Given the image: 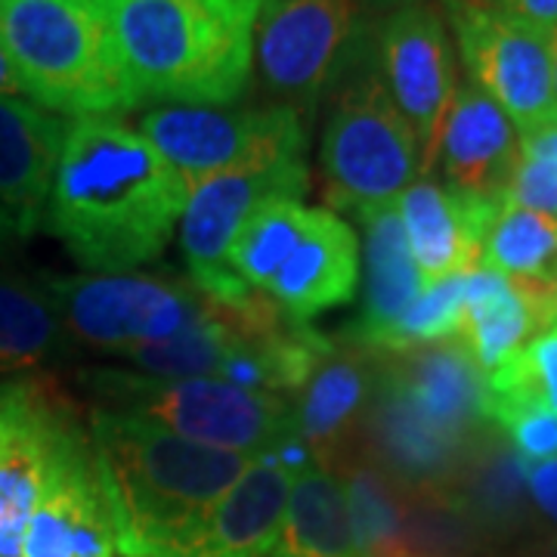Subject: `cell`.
<instances>
[{
	"label": "cell",
	"mask_w": 557,
	"mask_h": 557,
	"mask_svg": "<svg viewBox=\"0 0 557 557\" xmlns=\"http://www.w3.org/2000/svg\"><path fill=\"white\" fill-rule=\"evenodd\" d=\"M189 183L119 119H72L44 223L87 273H134L174 239Z\"/></svg>",
	"instance_id": "6da1fadb"
},
{
	"label": "cell",
	"mask_w": 557,
	"mask_h": 557,
	"mask_svg": "<svg viewBox=\"0 0 557 557\" xmlns=\"http://www.w3.org/2000/svg\"><path fill=\"white\" fill-rule=\"evenodd\" d=\"M87 424L119 502L124 557L168 555L258 458L109 409H90Z\"/></svg>",
	"instance_id": "7a4b0ae2"
},
{
	"label": "cell",
	"mask_w": 557,
	"mask_h": 557,
	"mask_svg": "<svg viewBox=\"0 0 557 557\" xmlns=\"http://www.w3.org/2000/svg\"><path fill=\"white\" fill-rule=\"evenodd\" d=\"M139 100L233 106L255 69L258 13L239 0H106Z\"/></svg>",
	"instance_id": "3957f363"
},
{
	"label": "cell",
	"mask_w": 557,
	"mask_h": 557,
	"mask_svg": "<svg viewBox=\"0 0 557 557\" xmlns=\"http://www.w3.org/2000/svg\"><path fill=\"white\" fill-rule=\"evenodd\" d=\"M0 44L47 112L119 119L143 102L106 0H0Z\"/></svg>",
	"instance_id": "277c9868"
},
{
	"label": "cell",
	"mask_w": 557,
	"mask_h": 557,
	"mask_svg": "<svg viewBox=\"0 0 557 557\" xmlns=\"http://www.w3.org/2000/svg\"><path fill=\"white\" fill-rule=\"evenodd\" d=\"M319 164L325 201L350 214L391 205L421 177L416 131L391 97L381 69L379 32L359 28L325 94Z\"/></svg>",
	"instance_id": "5b68a950"
},
{
	"label": "cell",
	"mask_w": 557,
	"mask_h": 557,
	"mask_svg": "<svg viewBox=\"0 0 557 557\" xmlns=\"http://www.w3.org/2000/svg\"><path fill=\"white\" fill-rule=\"evenodd\" d=\"M94 409L149 418L180 437L263 456L295 434L292 399L218 379H152L134 369H84Z\"/></svg>",
	"instance_id": "8992f818"
},
{
	"label": "cell",
	"mask_w": 557,
	"mask_h": 557,
	"mask_svg": "<svg viewBox=\"0 0 557 557\" xmlns=\"http://www.w3.org/2000/svg\"><path fill=\"white\" fill-rule=\"evenodd\" d=\"M40 282L57 304L72 344L106 357H124L127 350L174 338L201 322L218 304L189 276L137 270L44 276Z\"/></svg>",
	"instance_id": "52a82bcc"
},
{
	"label": "cell",
	"mask_w": 557,
	"mask_h": 557,
	"mask_svg": "<svg viewBox=\"0 0 557 557\" xmlns=\"http://www.w3.org/2000/svg\"><path fill=\"white\" fill-rule=\"evenodd\" d=\"M189 186L223 171L307 159V121L292 106H156L137 127Z\"/></svg>",
	"instance_id": "ba28073f"
},
{
	"label": "cell",
	"mask_w": 557,
	"mask_h": 557,
	"mask_svg": "<svg viewBox=\"0 0 557 557\" xmlns=\"http://www.w3.org/2000/svg\"><path fill=\"white\" fill-rule=\"evenodd\" d=\"M121 555V511L90 424L72 406L57 428L22 557Z\"/></svg>",
	"instance_id": "9c48e42d"
},
{
	"label": "cell",
	"mask_w": 557,
	"mask_h": 557,
	"mask_svg": "<svg viewBox=\"0 0 557 557\" xmlns=\"http://www.w3.org/2000/svg\"><path fill=\"white\" fill-rule=\"evenodd\" d=\"M307 189V159L251 164L193 183L177 226L189 282L218 304H242L251 298L255 288H248L230 263L233 242L263 201L304 199Z\"/></svg>",
	"instance_id": "30bf717a"
},
{
	"label": "cell",
	"mask_w": 557,
	"mask_h": 557,
	"mask_svg": "<svg viewBox=\"0 0 557 557\" xmlns=\"http://www.w3.org/2000/svg\"><path fill=\"white\" fill-rule=\"evenodd\" d=\"M461 62L520 137L557 124L552 32L511 20L483 0H449Z\"/></svg>",
	"instance_id": "8fae6325"
},
{
	"label": "cell",
	"mask_w": 557,
	"mask_h": 557,
	"mask_svg": "<svg viewBox=\"0 0 557 557\" xmlns=\"http://www.w3.org/2000/svg\"><path fill=\"white\" fill-rule=\"evenodd\" d=\"M359 0H267L255 22L263 90L310 121L329 81L359 35Z\"/></svg>",
	"instance_id": "7c38bea8"
},
{
	"label": "cell",
	"mask_w": 557,
	"mask_h": 557,
	"mask_svg": "<svg viewBox=\"0 0 557 557\" xmlns=\"http://www.w3.org/2000/svg\"><path fill=\"white\" fill-rule=\"evenodd\" d=\"M72 406L50 375L0 384V557H22L47 456Z\"/></svg>",
	"instance_id": "4fadbf2b"
},
{
	"label": "cell",
	"mask_w": 557,
	"mask_h": 557,
	"mask_svg": "<svg viewBox=\"0 0 557 557\" xmlns=\"http://www.w3.org/2000/svg\"><path fill=\"white\" fill-rule=\"evenodd\" d=\"M379 50L391 97L416 131L424 177L440 124L458 90L446 25L431 3H406L381 22Z\"/></svg>",
	"instance_id": "5bb4252c"
},
{
	"label": "cell",
	"mask_w": 557,
	"mask_h": 557,
	"mask_svg": "<svg viewBox=\"0 0 557 557\" xmlns=\"http://www.w3.org/2000/svg\"><path fill=\"white\" fill-rule=\"evenodd\" d=\"M375 379L379 350L347 338H332V347L295 394V434L319 468L335 471L344 458L357 453L359 428L375 394Z\"/></svg>",
	"instance_id": "9a60e30c"
},
{
	"label": "cell",
	"mask_w": 557,
	"mask_h": 557,
	"mask_svg": "<svg viewBox=\"0 0 557 557\" xmlns=\"http://www.w3.org/2000/svg\"><path fill=\"white\" fill-rule=\"evenodd\" d=\"M520 159V139L511 119L480 87L465 84L446 109L434 139L428 174L458 196L508 199Z\"/></svg>",
	"instance_id": "2e32d148"
},
{
	"label": "cell",
	"mask_w": 557,
	"mask_h": 557,
	"mask_svg": "<svg viewBox=\"0 0 557 557\" xmlns=\"http://www.w3.org/2000/svg\"><path fill=\"white\" fill-rule=\"evenodd\" d=\"M359 282V239L354 226L329 208H313L307 230L260 295L273 300L285 319L310 325V319L347 307L357 298Z\"/></svg>",
	"instance_id": "e0dca14e"
},
{
	"label": "cell",
	"mask_w": 557,
	"mask_h": 557,
	"mask_svg": "<svg viewBox=\"0 0 557 557\" xmlns=\"http://www.w3.org/2000/svg\"><path fill=\"white\" fill-rule=\"evenodd\" d=\"M381 359L412 406L446 437L471 446L490 428L486 375L461 338L381 354Z\"/></svg>",
	"instance_id": "ac0fdd59"
},
{
	"label": "cell",
	"mask_w": 557,
	"mask_h": 557,
	"mask_svg": "<svg viewBox=\"0 0 557 557\" xmlns=\"http://www.w3.org/2000/svg\"><path fill=\"white\" fill-rule=\"evenodd\" d=\"M508 199L449 193L437 177H418L397 199L403 233L424 285L480 267V245Z\"/></svg>",
	"instance_id": "d6986e66"
},
{
	"label": "cell",
	"mask_w": 557,
	"mask_h": 557,
	"mask_svg": "<svg viewBox=\"0 0 557 557\" xmlns=\"http://www.w3.org/2000/svg\"><path fill=\"white\" fill-rule=\"evenodd\" d=\"M65 121L22 97H0V208L22 242L35 236L60 168Z\"/></svg>",
	"instance_id": "ffe728a7"
},
{
	"label": "cell",
	"mask_w": 557,
	"mask_h": 557,
	"mask_svg": "<svg viewBox=\"0 0 557 557\" xmlns=\"http://www.w3.org/2000/svg\"><path fill=\"white\" fill-rule=\"evenodd\" d=\"M530 461L505 440L496 424L480 434L453 480V496L478 523L490 548H511L542 530L530 496Z\"/></svg>",
	"instance_id": "44dd1931"
},
{
	"label": "cell",
	"mask_w": 557,
	"mask_h": 557,
	"mask_svg": "<svg viewBox=\"0 0 557 557\" xmlns=\"http://www.w3.org/2000/svg\"><path fill=\"white\" fill-rule=\"evenodd\" d=\"M292 474L258 456L189 536L164 557H270L282 530Z\"/></svg>",
	"instance_id": "7402d4cb"
},
{
	"label": "cell",
	"mask_w": 557,
	"mask_h": 557,
	"mask_svg": "<svg viewBox=\"0 0 557 557\" xmlns=\"http://www.w3.org/2000/svg\"><path fill=\"white\" fill-rule=\"evenodd\" d=\"M362 220V313L344 329L341 338L379 347L384 332L403 317V310L421 295L424 278L403 233L397 201L357 214Z\"/></svg>",
	"instance_id": "603a6c76"
},
{
	"label": "cell",
	"mask_w": 557,
	"mask_h": 557,
	"mask_svg": "<svg viewBox=\"0 0 557 557\" xmlns=\"http://www.w3.org/2000/svg\"><path fill=\"white\" fill-rule=\"evenodd\" d=\"M72 350L75 344L44 282L0 267V375H38Z\"/></svg>",
	"instance_id": "cb8c5ba5"
},
{
	"label": "cell",
	"mask_w": 557,
	"mask_h": 557,
	"mask_svg": "<svg viewBox=\"0 0 557 557\" xmlns=\"http://www.w3.org/2000/svg\"><path fill=\"white\" fill-rule=\"evenodd\" d=\"M270 557H362L347 493L335 471L310 465L292 478Z\"/></svg>",
	"instance_id": "d4e9b609"
},
{
	"label": "cell",
	"mask_w": 557,
	"mask_h": 557,
	"mask_svg": "<svg viewBox=\"0 0 557 557\" xmlns=\"http://www.w3.org/2000/svg\"><path fill=\"white\" fill-rule=\"evenodd\" d=\"M539 332L536 307L511 278L490 267L465 273V329L461 341L483 375L520 350Z\"/></svg>",
	"instance_id": "484cf974"
},
{
	"label": "cell",
	"mask_w": 557,
	"mask_h": 557,
	"mask_svg": "<svg viewBox=\"0 0 557 557\" xmlns=\"http://www.w3.org/2000/svg\"><path fill=\"white\" fill-rule=\"evenodd\" d=\"M480 263L511 278L520 292H555L557 220L505 201L483 236Z\"/></svg>",
	"instance_id": "4316f807"
},
{
	"label": "cell",
	"mask_w": 557,
	"mask_h": 557,
	"mask_svg": "<svg viewBox=\"0 0 557 557\" xmlns=\"http://www.w3.org/2000/svg\"><path fill=\"white\" fill-rule=\"evenodd\" d=\"M310 214H313V208H307L300 199L263 201L258 211L245 220L242 233L233 242L230 263H233L236 276L248 288L263 292L267 282L276 276L282 260L295 248L300 233L307 230Z\"/></svg>",
	"instance_id": "83f0119b"
},
{
	"label": "cell",
	"mask_w": 557,
	"mask_h": 557,
	"mask_svg": "<svg viewBox=\"0 0 557 557\" xmlns=\"http://www.w3.org/2000/svg\"><path fill=\"white\" fill-rule=\"evenodd\" d=\"M490 421L505 409L545 406L557 416V319L545 322L533 338L486 375Z\"/></svg>",
	"instance_id": "f1b7e54d"
},
{
	"label": "cell",
	"mask_w": 557,
	"mask_h": 557,
	"mask_svg": "<svg viewBox=\"0 0 557 557\" xmlns=\"http://www.w3.org/2000/svg\"><path fill=\"white\" fill-rule=\"evenodd\" d=\"M461 329H465V273H453L428 282L421 295L403 310V317L384 332L375 350L397 354L424 344L456 341L461 338Z\"/></svg>",
	"instance_id": "f546056e"
},
{
	"label": "cell",
	"mask_w": 557,
	"mask_h": 557,
	"mask_svg": "<svg viewBox=\"0 0 557 557\" xmlns=\"http://www.w3.org/2000/svg\"><path fill=\"white\" fill-rule=\"evenodd\" d=\"M508 201L557 220V124L520 137V159Z\"/></svg>",
	"instance_id": "4dcf8cb0"
},
{
	"label": "cell",
	"mask_w": 557,
	"mask_h": 557,
	"mask_svg": "<svg viewBox=\"0 0 557 557\" xmlns=\"http://www.w3.org/2000/svg\"><path fill=\"white\" fill-rule=\"evenodd\" d=\"M505 440L518 449L527 461H552L557 458V416L545 406H518L493 416Z\"/></svg>",
	"instance_id": "1f68e13d"
},
{
	"label": "cell",
	"mask_w": 557,
	"mask_h": 557,
	"mask_svg": "<svg viewBox=\"0 0 557 557\" xmlns=\"http://www.w3.org/2000/svg\"><path fill=\"white\" fill-rule=\"evenodd\" d=\"M493 10L511 16V20L533 25L542 32H555L557 28V0H483Z\"/></svg>",
	"instance_id": "d6a6232c"
},
{
	"label": "cell",
	"mask_w": 557,
	"mask_h": 557,
	"mask_svg": "<svg viewBox=\"0 0 557 557\" xmlns=\"http://www.w3.org/2000/svg\"><path fill=\"white\" fill-rule=\"evenodd\" d=\"M527 483H530V496H533L539 518L552 520L557 530V458L530 465Z\"/></svg>",
	"instance_id": "836d02e7"
},
{
	"label": "cell",
	"mask_w": 557,
	"mask_h": 557,
	"mask_svg": "<svg viewBox=\"0 0 557 557\" xmlns=\"http://www.w3.org/2000/svg\"><path fill=\"white\" fill-rule=\"evenodd\" d=\"M508 557H557V533H548L545 527L527 536L518 545L508 548Z\"/></svg>",
	"instance_id": "e575fe53"
},
{
	"label": "cell",
	"mask_w": 557,
	"mask_h": 557,
	"mask_svg": "<svg viewBox=\"0 0 557 557\" xmlns=\"http://www.w3.org/2000/svg\"><path fill=\"white\" fill-rule=\"evenodd\" d=\"M0 97H28L25 94V84H22L20 69L13 65L10 60V53L3 50V44H0Z\"/></svg>",
	"instance_id": "d590c367"
},
{
	"label": "cell",
	"mask_w": 557,
	"mask_h": 557,
	"mask_svg": "<svg viewBox=\"0 0 557 557\" xmlns=\"http://www.w3.org/2000/svg\"><path fill=\"white\" fill-rule=\"evenodd\" d=\"M20 242L22 236L16 233L13 220L7 218V214H3V208H0V258H3V255H10L13 248H20Z\"/></svg>",
	"instance_id": "8d00e7d4"
},
{
	"label": "cell",
	"mask_w": 557,
	"mask_h": 557,
	"mask_svg": "<svg viewBox=\"0 0 557 557\" xmlns=\"http://www.w3.org/2000/svg\"><path fill=\"white\" fill-rule=\"evenodd\" d=\"M359 3H366V7H375V10H399V7H406V3H416V0H359Z\"/></svg>",
	"instance_id": "74e56055"
},
{
	"label": "cell",
	"mask_w": 557,
	"mask_h": 557,
	"mask_svg": "<svg viewBox=\"0 0 557 557\" xmlns=\"http://www.w3.org/2000/svg\"><path fill=\"white\" fill-rule=\"evenodd\" d=\"M552 72H555V102H557V28L552 32Z\"/></svg>",
	"instance_id": "f35d334b"
},
{
	"label": "cell",
	"mask_w": 557,
	"mask_h": 557,
	"mask_svg": "<svg viewBox=\"0 0 557 557\" xmlns=\"http://www.w3.org/2000/svg\"><path fill=\"white\" fill-rule=\"evenodd\" d=\"M239 3H245V7H251V10H255V13H258V16H260V10H263V3H267V0H239Z\"/></svg>",
	"instance_id": "ab89813d"
}]
</instances>
